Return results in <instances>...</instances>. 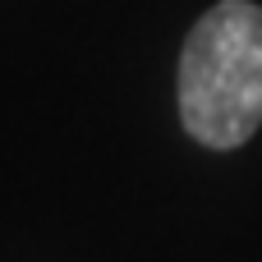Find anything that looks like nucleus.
Here are the masks:
<instances>
[{
    "label": "nucleus",
    "mask_w": 262,
    "mask_h": 262,
    "mask_svg": "<svg viewBox=\"0 0 262 262\" xmlns=\"http://www.w3.org/2000/svg\"><path fill=\"white\" fill-rule=\"evenodd\" d=\"M180 120L212 152L244 147L262 129V5L221 0L184 37Z\"/></svg>",
    "instance_id": "obj_1"
}]
</instances>
